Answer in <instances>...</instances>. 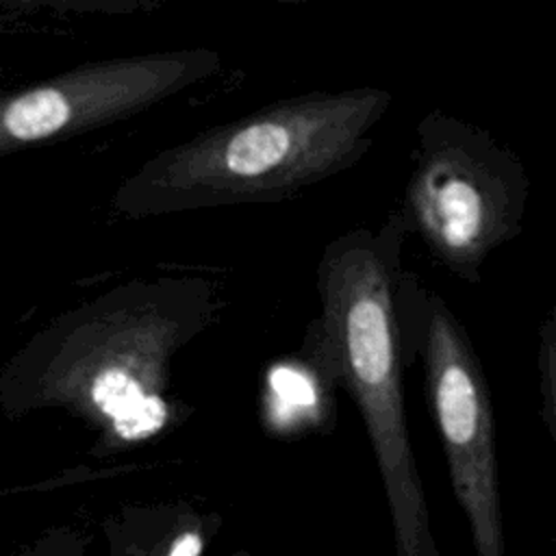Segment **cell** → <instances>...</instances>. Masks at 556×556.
Instances as JSON below:
<instances>
[{"mask_svg":"<svg viewBox=\"0 0 556 556\" xmlns=\"http://www.w3.org/2000/svg\"><path fill=\"white\" fill-rule=\"evenodd\" d=\"M391 102L371 85L276 100L159 150L119 185L113 206L161 217L291 200L363 161Z\"/></svg>","mask_w":556,"mask_h":556,"instance_id":"obj_1","label":"cell"},{"mask_svg":"<svg viewBox=\"0 0 556 556\" xmlns=\"http://www.w3.org/2000/svg\"><path fill=\"white\" fill-rule=\"evenodd\" d=\"M202 276L122 282L56 319L35 348L30 400L87 421L104 447L146 441L172 424L176 354L219 315Z\"/></svg>","mask_w":556,"mask_h":556,"instance_id":"obj_2","label":"cell"},{"mask_svg":"<svg viewBox=\"0 0 556 556\" xmlns=\"http://www.w3.org/2000/svg\"><path fill=\"white\" fill-rule=\"evenodd\" d=\"M406 235L391 213L371 230L326 243L317 263L319 317L306 332L311 363L354 400L389 502L397 556H437L408 439L397 291Z\"/></svg>","mask_w":556,"mask_h":556,"instance_id":"obj_3","label":"cell"},{"mask_svg":"<svg viewBox=\"0 0 556 556\" xmlns=\"http://www.w3.org/2000/svg\"><path fill=\"white\" fill-rule=\"evenodd\" d=\"M528 195L530 178L517 152L489 130L432 109L417 124L393 215L434 263L473 285L489 256L521 232Z\"/></svg>","mask_w":556,"mask_h":556,"instance_id":"obj_4","label":"cell"},{"mask_svg":"<svg viewBox=\"0 0 556 556\" xmlns=\"http://www.w3.org/2000/svg\"><path fill=\"white\" fill-rule=\"evenodd\" d=\"M397 313L404 365L421 363L428 408L476 554L504 556L495 419L482 361L447 302L410 271L400 278Z\"/></svg>","mask_w":556,"mask_h":556,"instance_id":"obj_5","label":"cell"},{"mask_svg":"<svg viewBox=\"0 0 556 556\" xmlns=\"http://www.w3.org/2000/svg\"><path fill=\"white\" fill-rule=\"evenodd\" d=\"M211 48L156 50L83 63L0 96V156L128 119L217 74Z\"/></svg>","mask_w":556,"mask_h":556,"instance_id":"obj_6","label":"cell"},{"mask_svg":"<svg viewBox=\"0 0 556 556\" xmlns=\"http://www.w3.org/2000/svg\"><path fill=\"white\" fill-rule=\"evenodd\" d=\"M206 543L204 528L200 523H187L174 534H169L156 552L150 556H202Z\"/></svg>","mask_w":556,"mask_h":556,"instance_id":"obj_7","label":"cell"}]
</instances>
